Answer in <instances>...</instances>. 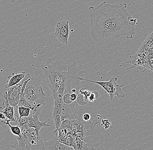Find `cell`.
Segmentation results:
<instances>
[{
	"mask_svg": "<svg viewBox=\"0 0 153 150\" xmlns=\"http://www.w3.org/2000/svg\"><path fill=\"white\" fill-rule=\"evenodd\" d=\"M45 64L40 66L44 71L49 88L52 91L53 98L57 95V91L61 81L68 70L66 62L58 60L51 63L48 57L44 59Z\"/></svg>",
	"mask_w": 153,
	"mask_h": 150,
	"instance_id": "obj_2",
	"label": "cell"
},
{
	"mask_svg": "<svg viewBox=\"0 0 153 150\" xmlns=\"http://www.w3.org/2000/svg\"><path fill=\"white\" fill-rule=\"evenodd\" d=\"M66 62L68 70L61 81L57 91V96L61 97L65 93H71L72 89L79 86L81 82L80 79L83 78L85 73L82 69L83 65H77L74 59L68 60Z\"/></svg>",
	"mask_w": 153,
	"mask_h": 150,
	"instance_id": "obj_3",
	"label": "cell"
},
{
	"mask_svg": "<svg viewBox=\"0 0 153 150\" xmlns=\"http://www.w3.org/2000/svg\"><path fill=\"white\" fill-rule=\"evenodd\" d=\"M153 49V41L147 38L141 45L137 53H141L142 52Z\"/></svg>",
	"mask_w": 153,
	"mask_h": 150,
	"instance_id": "obj_20",
	"label": "cell"
},
{
	"mask_svg": "<svg viewBox=\"0 0 153 150\" xmlns=\"http://www.w3.org/2000/svg\"><path fill=\"white\" fill-rule=\"evenodd\" d=\"M74 138H75V137L73 136L72 134H70L67 136L65 141L64 142V144L67 146L72 147L73 143Z\"/></svg>",
	"mask_w": 153,
	"mask_h": 150,
	"instance_id": "obj_24",
	"label": "cell"
},
{
	"mask_svg": "<svg viewBox=\"0 0 153 150\" xmlns=\"http://www.w3.org/2000/svg\"><path fill=\"white\" fill-rule=\"evenodd\" d=\"M40 114V109H36L32 111L31 113H30L27 117V126L30 128L34 129V131L36 132L37 136H39V132L43 127L50 126V125L47 124L51 118L48 119L45 122H40L38 118V116Z\"/></svg>",
	"mask_w": 153,
	"mask_h": 150,
	"instance_id": "obj_9",
	"label": "cell"
},
{
	"mask_svg": "<svg viewBox=\"0 0 153 150\" xmlns=\"http://www.w3.org/2000/svg\"><path fill=\"white\" fill-rule=\"evenodd\" d=\"M26 75V74L25 72H22L21 73L17 74L13 72L11 75H10L7 77L8 80L6 84L4 86V87L7 89L11 87L18 84L25 77Z\"/></svg>",
	"mask_w": 153,
	"mask_h": 150,
	"instance_id": "obj_15",
	"label": "cell"
},
{
	"mask_svg": "<svg viewBox=\"0 0 153 150\" xmlns=\"http://www.w3.org/2000/svg\"><path fill=\"white\" fill-rule=\"evenodd\" d=\"M6 93V92H5ZM6 106L4 109L2 111L5 117L7 119L10 120L11 122H14L17 124V119L14 117V114H15V110L14 109V107L11 106L9 105L7 100V97H6Z\"/></svg>",
	"mask_w": 153,
	"mask_h": 150,
	"instance_id": "obj_16",
	"label": "cell"
},
{
	"mask_svg": "<svg viewBox=\"0 0 153 150\" xmlns=\"http://www.w3.org/2000/svg\"><path fill=\"white\" fill-rule=\"evenodd\" d=\"M17 140L15 144L11 146V148L15 150H41L42 140L40 135L37 136L34 131L27 136L22 135Z\"/></svg>",
	"mask_w": 153,
	"mask_h": 150,
	"instance_id": "obj_6",
	"label": "cell"
},
{
	"mask_svg": "<svg viewBox=\"0 0 153 150\" xmlns=\"http://www.w3.org/2000/svg\"><path fill=\"white\" fill-rule=\"evenodd\" d=\"M5 92H0V112H2L6 106V99ZM0 126L4 128H6L7 125L4 124L0 121Z\"/></svg>",
	"mask_w": 153,
	"mask_h": 150,
	"instance_id": "obj_21",
	"label": "cell"
},
{
	"mask_svg": "<svg viewBox=\"0 0 153 150\" xmlns=\"http://www.w3.org/2000/svg\"><path fill=\"white\" fill-rule=\"evenodd\" d=\"M62 98L63 97H59L58 96L53 98L54 99V106H53V115L51 117V119H53L55 127H56V129L53 132L54 133L57 132L62 122L61 120V112H62L61 105L63 101Z\"/></svg>",
	"mask_w": 153,
	"mask_h": 150,
	"instance_id": "obj_13",
	"label": "cell"
},
{
	"mask_svg": "<svg viewBox=\"0 0 153 150\" xmlns=\"http://www.w3.org/2000/svg\"><path fill=\"white\" fill-rule=\"evenodd\" d=\"M72 148L74 150H96L94 148L89 147L85 142L75 137Z\"/></svg>",
	"mask_w": 153,
	"mask_h": 150,
	"instance_id": "obj_17",
	"label": "cell"
},
{
	"mask_svg": "<svg viewBox=\"0 0 153 150\" xmlns=\"http://www.w3.org/2000/svg\"><path fill=\"white\" fill-rule=\"evenodd\" d=\"M101 126L104 127L105 129H108L110 127V126L111 125V122L108 119H102L101 120Z\"/></svg>",
	"mask_w": 153,
	"mask_h": 150,
	"instance_id": "obj_27",
	"label": "cell"
},
{
	"mask_svg": "<svg viewBox=\"0 0 153 150\" xmlns=\"http://www.w3.org/2000/svg\"><path fill=\"white\" fill-rule=\"evenodd\" d=\"M41 150H74L72 147L61 143L58 141L57 135L53 137L48 142L42 141Z\"/></svg>",
	"mask_w": 153,
	"mask_h": 150,
	"instance_id": "obj_11",
	"label": "cell"
},
{
	"mask_svg": "<svg viewBox=\"0 0 153 150\" xmlns=\"http://www.w3.org/2000/svg\"><path fill=\"white\" fill-rule=\"evenodd\" d=\"M131 61L128 62H125V63L131 64H132V67L129 68L128 69H135L137 70V72H144L146 70V59L145 57L143 56H139L136 53L133 56H130Z\"/></svg>",
	"mask_w": 153,
	"mask_h": 150,
	"instance_id": "obj_14",
	"label": "cell"
},
{
	"mask_svg": "<svg viewBox=\"0 0 153 150\" xmlns=\"http://www.w3.org/2000/svg\"><path fill=\"white\" fill-rule=\"evenodd\" d=\"M91 118V115L89 113H85L84 114L82 115V119H83L84 121H86V122L90 121Z\"/></svg>",
	"mask_w": 153,
	"mask_h": 150,
	"instance_id": "obj_28",
	"label": "cell"
},
{
	"mask_svg": "<svg viewBox=\"0 0 153 150\" xmlns=\"http://www.w3.org/2000/svg\"><path fill=\"white\" fill-rule=\"evenodd\" d=\"M81 81H86L87 82H91L97 84L103 88L106 91V93L109 94L110 99L111 100L113 99L114 96L116 95L118 99L124 98L125 96V93L122 91V87L124 85L118 84L117 83L116 81L117 80V77H112L111 80L108 82H102V81H96L93 80H86L84 78H80Z\"/></svg>",
	"mask_w": 153,
	"mask_h": 150,
	"instance_id": "obj_7",
	"label": "cell"
},
{
	"mask_svg": "<svg viewBox=\"0 0 153 150\" xmlns=\"http://www.w3.org/2000/svg\"><path fill=\"white\" fill-rule=\"evenodd\" d=\"M10 120L7 119L6 121H3V123L5 124V125H7L9 127L10 132L13 134L18 137V138H20L22 136L21 128L18 125L12 126V125H10Z\"/></svg>",
	"mask_w": 153,
	"mask_h": 150,
	"instance_id": "obj_19",
	"label": "cell"
},
{
	"mask_svg": "<svg viewBox=\"0 0 153 150\" xmlns=\"http://www.w3.org/2000/svg\"><path fill=\"white\" fill-rule=\"evenodd\" d=\"M7 120V118L5 117L3 113L2 112H0V121H1L3 123V121H6Z\"/></svg>",
	"mask_w": 153,
	"mask_h": 150,
	"instance_id": "obj_30",
	"label": "cell"
},
{
	"mask_svg": "<svg viewBox=\"0 0 153 150\" xmlns=\"http://www.w3.org/2000/svg\"><path fill=\"white\" fill-rule=\"evenodd\" d=\"M21 96L24 97L33 108L39 109L47 103L48 100L43 91L40 75L30 77L25 90L21 92Z\"/></svg>",
	"mask_w": 153,
	"mask_h": 150,
	"instance_id": "obj_4",
	"label": "cell"
},
{
	"mask_svg": "<svg viewBox=\"0 0 153 150\" xmlns=\"http://www.w3.org/2000/svg\"><path fill=\"white\" fill-rule=\"evenodd\" d=\"M16 1H17V0H8V1H9L10 3H14Z\"/></svg>",
	"mask_w": 153,
	"mask_h": 150,
	"instance_id": "obj_32",
	"label": "cell"
},
{
	"mask_svg": "<svg viewBox=\"0 0 153 150\" xmlns=\"http://www.w3.org/2000/svg\"><path fill=\"white\" fill-rule=\"evenodd\" d=\"M69 32L68 21L63 20L57 23L54 35L59 42L64 44H68Z\"/></svg>",
	"mask_w": 153,
	"mask_h": 150,
	"instance_id": "obj_10",
	"label": "cell"
},
{
	"mask_svg": "<svg viewBox=\"0 0 153 150\" xmlns=\"http://www.w3.org/2000/svg\"><path fill=\"white\" fill-rule=\"evenodd\" d=\"M91 92L89 90L82 88L79 90V94L77 95V97H82V99L78 102V104L81 106L85 105L88 102V98Z\"/></svg>",
	"mask_w": 153,
	"mask_h": 150,
	"instance_id": "obj_18",
	"label": "cell"
},
{
	"mask_svg": "<svg viewBox=\"0 0 153 150\" xmlns=\"http://www.w3.org/2000/svg\"><path fill=\"white\" fill-rule=\"evenodd\" d=\"M18 113L20 117H27L30 113L31 109L29 108L18 106Z\"/></svg>",
	"mask_w": 153,
	"mask_h": 150,
	"instance_id": "obj_22",
	"label": "cell"
},
{
	"mask_svg": "<svg viewBox=\"0 0 153 150\" xmlns=\"http://www.w3.org/2000/svg\"><path fill=\"white\" fill-rule=\"evenodd\" d=\"M100 123L96 120L92 122L83 120L80 129L74 135L85 142L89 147L95 148L103 144L105 137L102 134V130L97 126Z\"/></svg>",
	"mask_w": 153,
	"mask_h": 150,
	"instance_id": "obj_5",
	"label": "cell"
},
{
	"mask_svg": "<svg viewBox=\"0 0 153 150\" xmlns=\"http://www.w3.org/2000/svg\"><path fill=\"white\" fill-rule=\"evenodd\" d=\"M27 117H20L17 122V125L19 126L20 128L27 126Z\"/></svg>",
	"mask_w": 153,
	"mask_h": 150,
	"instance_id": "obj_23",
	"label": "cell"
},
{
	"mask_svg": "<svg viewBox=\"0 0 153 150\" xmlns=\"http://www.w3.org/2000/svg\"><path fill=\"white\" fill-rule=\"evenodd\" d=\"M29 73L26 75L25 77L18 84L7 89L5 91L6 95L9 105L14 108L18 107V105L21 97V90L24 82L28 77Z\"/></svg>",
	"mask_w": 153,
	"mask_h": 150,
	"instance_id": "obj_8",
	"label": "cell"
},
{
	"mask_svg": "<svg viewBox=\"0 0 153 150\" xmlns=\"http://www.w3.org/2000/svg\"><path fill=\"white\" fill-rule=\"evenodd\" d=\"M99 93L97 92H91L90 95L89 96L88 102L93 103L99 97Z\"/></svg>",
	"mask_w": 153,
	"mask_h": 150,
	"instance_id": "obj_25",
	"label": "cell"
},
{
	"mask_svg": "<svg viewBox=\"0 0 153 150\" xmlns=\"http://www.w3.org/2000/svg\"><path fill=\"white\" fill-rule=\"evenodd\" d=\"M61 120L64 121L66 119L74 120L78 117L77 111L73 103L66 104L62 102L61 105Z\"/></svg>",
	"mask_w": 153,
	"mask_h": 150,
	"instance_id": "obj_12",
	"label": "cell"
},
{
	"mask_svg": "<svg viewBox=\"0 0 153 150\" xmlns=\"http://www.w3.org/2000/svg\"><path fill=\"white\" fill-rule=\"evenodd\" d=\"M70 93H65L63 95V101L64 103L66 104H71L73 103L70 97Z\"/></svg>",
	"mask_w": 153,
	"mask_h": 150,
	"instance_id": "obj_26",
	"label": "cell"
},
{
	"mask_svg": "<svg viewBox=\"0 0 153 150\" xmlns=\"http://www.w3.org/2000/svg\"><path fill=\"white\" fill-rule=\"evenodd\" d=\"M127 4L116 5L103 1L94 7H89L91 21V35L96 43H102L121 37L132 39L137 20L126 10Z\"/></svg>",
	"mask_w": 153,
	"mask_h": 150,
	"instance_id": "obj_1",
	"label": "cell"
},
{
	"mask_svg": "<svg viewBox=\"0 0 153 150\" xmlns=\"http://www.w3.org/2000/svg\"><path fill=\"white\" fill-rule=\"evenodd\" d=\"M147 38L153 41V32Z\"/></svg>",
	"mask_w": 153,
	"mask_h": 150,
	"instance_id": "obj_31",
	"label": "cell"
},
{
	"mask_svg": "<svg viewBox=\"0 0 153 150\" xmlns=\"http://www.w3.org/2000/svg\"><path fill=\"white\" fill-rule=\"evenodd\" d=\"M70 97L71 100L73 103L74 102L76 101V99H77V95L75 93H70Z\"/></svg>",
	"mask_w": 153,
	"mask_h": 150,
	"instance_id": "obj_29",
	"label": "cell"
}]
</instances>
